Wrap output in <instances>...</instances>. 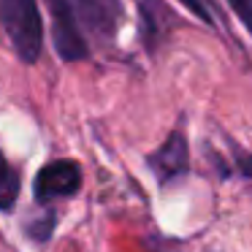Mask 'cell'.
<instances>
[{
    "label": "cell",
    "mask_w": 252,
    "mask_h": 252,
    "mask_svg": "<svg viewBox=\"0 0 252 252\" xmlns=\"http://www.w3.org/2000/svg\"><path fill=\"white\" fill-rule=\"evenodd\" d=\"M0 25L11 38L19 60L33 65L44 49V22L35 0H0Z\"/></svg>",
    "instance_id": "1"
},
{
    "label": "cell",
    "mask_w": 252,
    "mask_h": 252,
    "mask_svg": "<svg viewBox=\"0 0 252 252\" xmlns=\"http://www.w3.org/2000/svg\"><path fill=\"white\" fill-rule=\"evenodd\" d=\"M17 198H19V174L6 160V155L0 152V212L14 209Z\"/></svg>",
    "instance_id": "6"
},
{
    "label": "cell",
    "mask_w": 252,
    "mask_h": 252,
    "mask_svg": "<svg viewBox=\"0 0 252 252\" xmlns=\"http://www.w3.org/2000/svg\"><path fill=\"white\" fill-rule=\"evenodd\" d=\"M55 212H46L44 217H35L33 222L25 225V233L30 236V239L35 241V244H46L52 236V230H55Z\"/></svg>",
    "instance_id": "7"
},
{
    "label": "cell",
    "mask_w": 252,
    "mask_h": 252,
    "mask_svg": "<svg viewBox=\"0 0 252 252\" xmlns=\"http://www.w3.org/2000/svg\"><path fill=\"white\" fill-rule=\"evenodd\" d=\"M182 6L187 8L190 14H195L198 19H201L203 25H214V19H212V14H209V8L203 6V0H179Z\"/></svg>",
    "instance_id": "9"
},
{
    "label": "cell",
    "mask_w": 252,
    "mask_h": 252,
    "mask_svg": "<svg viewBox=\"0 0 252 252\" xmlns=\"http://www.w3.org/2000/svg\"><path fill=\"white\" fill-rule=\"evenodd\" d=\"M82 190V171L71 160H55L46 163L35 174L33 195L38 203H52L57 198H71Z\"/></svg>",
    "instance_id": "3"
},
{
    "label": "cell",
    "mask_w": 252,
    "mask_h": 252,
    "mask_svg": "<svg viewBox=\"0 0 252 252\" xmlns=\"http://www.w3.org/2000/svg\"><path fill=\"white\" fill-rule=\"evenodd\" d=\"M46 8H49V17H52V41H55L57 57L65 63L84 60L90 55V49L82 30H79L73 3L71 0H46Z\"/></svg>",
    "instance_id": "2"
},
{
    "label": "cell",
    "mask_w": 252,
    "mask_h": 252,
    "mask_svg": "<svg viewBox=\"0 0 252 252\" xmlns=\"http://www.w3.org/2000/svg\"><path fill=\"white\" fill-rule=\"evenodd\" d=\"M228 6L233 8V14L241 19L247 33L252 35V0H228Z\"/></svg>",
    "instance_id": "8"
},
{
    "label": "cell",
    "mask_w": 252,
    "mask_h": 252,
    "mask_svg": "<svg viewBox=\"0 0 252 252\" xmlns=\"http://www.w3.org/2000/svg\"><path fill=\"white\" fill-rule=\"evenodd\" d=\"M147 165L152 168V174L158 176L160 185H168L171 179H179L182 174L190 171V149L182 133H171L165 138V144L160 149H155L147 158Z\"/></svg>",
    "instance_id": "4"
},
{
    "label": "cell",
    "mask_w": 252,
    "mask_h": 252,
    "mask_svg": "<svg viewBox=\"0 0 252 252\" xmlns=\"http://www.w3.org/2000/svg\"><path fill=\"white\" fill-rule=\"evenodd\" d=\"M236 168H239L247 179H252V155H236Z\"/></svg>",
    "instance_id": "10"
},
{
    "label": "cell",
    "mask_w": 252,
    "mask_h": 252,
    "mask_svg": "<svg viewBox=\"0 0 252 252\" xmlns=\"http://www.w3.org/2000/svg\"><path fill=\"white\" fill-rule=\"evenodd\" d=\"M79 17L90 28V33L100 41H114L120 33V25L125 19L122 0H76Z\"/></svg>",
    "instance_id": "5"
}]
</instances>
